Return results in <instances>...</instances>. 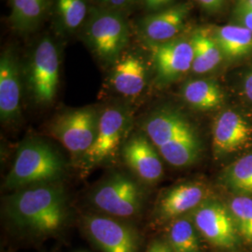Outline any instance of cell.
<instances>
[{
  "label": "cell",
  "instance_id": "cell-17",
  "mask_svg": "<svg viewBox=\"0 0 252 252\" xmlns=\"http://www.w3.org/2000/svg\"><path fill=\"white\" fill-rule=\"evenodd\" d=\"M112 66L110 83L117 93L127 97H135L143 92L148 68L141 57L134 54H123Z\"/></svg>",
  "mask_w": 252,
  "mask_h": 252
},
{
  "label": "cell",
  "instance_id": "cell-13",
  "mask_svg": "<svg viewBox=\"0 0 252 252\" xmlns=\"http://www.w3.org/2000/svg\"><path fill=\"white\" fill-rule=\"evenodd\" d=\"M84 225L92 239L103 252H136V235L129 226L103 216L86 217Z\"/></svg>",
  "mask_w": 252,
  "mask_h": 252
},
{
  "label": "cell",
  "instance_id": "cell-1",
  "mask_svg": "<svg viewBox=\"0 0 252 252\" xmlns=\"http://www.w3.org/2000/svg\"><path fill=\"white\" fill-rule=\"evenodd\" d=\"M144 134L162 159L172 166L187 167L196 162L202 144L195 128L177 109L161 108L146 118Z\"/></svg>",
  "mask_w": 252,
  "mask_h": 252
},
{
  "label": "cell",
  "instance_id": "cell-28",
  "mask_svg": "<svg viewBox=\"0 0 252 252\" xmlns=\"http://www.w3.org/2000/svg\"><path fill=\"white\" fill-rule=\"evenodd\" d=\"M176 0H141L142 5L148 13L157 12L175 5Z\"/></svg>",
  "mask_w": 252,
  "mask_h": 252
},
{
  "label": "cell",
  "instance_id": "cell-8",
  "mask_svg": "<svg viewBox=\"0 0 252 252\" xmlns=\"http://www.w3.org/2000/svg\"><path fill=\"white\" fill-rule=\"evenodd\" d=\"M196 230L216 247L231 249L238 242V229L234 217L222 203L207 199L192 211Z\"/></svg>",
  "mask_w": 252,
  "mask_h": 252
},
{
  "label": "cell",
  "instance_id": "cell-2",
  "mask_svg": "<svg viewBox=\"0 0 252 252\" xmlns=\"http://www.w3.org/2000/svg\"><path fill=\"white\" fill-rule=\"evenodd\" d=\"M7 211L19 226L52 233L61 227L65 218L64 193L53 183L24 188L9 197Z\"/></svg>",
  "mask_w": 252,
  "mask_h": 252
},
{
  "label": "cell",
  "instance_id": "cell-15",
  "mask_svg": "<svg viewBox=\"0 0 252 252\" xmlns=\"http://www.w3.org/2000/svg\"><path fill=\"white\" fill-rule=\"evenodd\" d=\"M123 156L128 167L148 183L162 178V160L158 151L145 135H135L126 142Z\"/></svg>",
  "mask_w": 252,
  "mask_h": 252
},
{
  "label": "cell",
  "instance_id": "cell-14",
  "mask_svg": "<svg viewBox=\"0 0 252 252\" xmlns=\"http://www.w3.org/2000/svg\"><path fill=\"white\" fill-rule=\"evenodd\" d=\"M21 72L17 56L9 48L0 58V118L10 123L21 114Z\"/></svg>",
  "mask_w": 252,
  "mask_h": 252
},
{
  "label": "cell",
  "instance_id": "cell-18",
  "mask_svg": "<svg viewBox=\"0 0 252 252\" xmlns=\"http://www.w3.org/2000/svg\"><path fill=\"white\" fill-rule=\"evenodd\" d=\"M190 41L193 47L192 72L199 75L211 72L225 59L211 29L198 28L190 36Z\"/></svg>",
  "mask_w": 252,
  "mask_h": 252
},
{
  "label": "cell",
  "instance_id": "cell-21",
  "mask_svg": "<svg viewBox=\"0 0 252 252\" xmlns=\"http://www.w3.org/2000/svg\"><path fill=\"white\" fill-rule=\"evenodd\" d=\"M92 6L89 0H55L54 25L63 36H70L82 29Z\"/></svg>",
  "mask_w": 252,
  "mask_h": 252
},
{
  "label": "cell",
  "instance_id": "cell-30",
  "mask_svg": "<svg viewBox=\"0 0 252 252\" xmlns=\"http://www.w3.org/2000/svg\"><path fill=\"white\" fill-rule=\"evenodd\" d=\"M147 252H174L172 251L171 247L169 244L162 242L160 240L153 241V243L150 245Z\"/></svg>",
  "mask_w": 252,
  "mask_h": 252
},
{
  "label": "cell",
  "instance_id": "cell-3",
  "mask_svg": "<svg viewBox=\"0 0 252 252\" xmlns=\"http://www.w3.org/2000/svg\"><path fill=\"white\" fill-rule=\"evenodd\" d=\"M64 172L61 156L45 142L31 140L21 145L6 179L8 189H24L51 184Z\"/></svg>",
  "mask_w": 252,
  "mask_h": 252
},
{
  "label": "cell",
  "instance_id": "cell-16",
  "mask_svg": "<svg viewBox=\"0 0 252 252\" xmlns=\"http://www.w3.org/2000/svg\"><path fill=\"white\" fill-rule=\"evenodd\" d=\"M208 199L207 187L199 182H187L168 189L158 203L157 216L161 220L177 219L193 211Z\"/></svg>",
  "mask_w": 252,
  "mask_h": 252
},
{
  "label": "cell",
  "instance_id": "cell-27",
  "mask_svg": "<svg viewBox=\"0 0 252 252\" xmlns=\"http://www.w3.org/2000/svg\"><path fill=\"white\" fill-rule=\"evenodd\" d=\"M95 6L125 13L135 5L136 0H94Z\"/></svg>",
  "mask_w": 252,
  "mask_h": 252
},
{
  "label": "cell",
  "instance_id": "cell-19",
  "mask_svg": "<svg viewBox=\"0 0 252 252\" xmlns=\"http://www.w3.org/2000/svg\"><path fill=\"white\" fill-rule=\"evenodd\" d=\"M181 95L191 108L202 111L219 108L224 100L220 85L210 79H193L186 81L181 87Z\"/></svg>",
  "mask_w": 252,
  "mask_h": 252
},
{
  "label": "cell",
  "instance_id": "cell-5",
  "mask_svg": "<svg viewBox=\"0 0 252 252\" xmlns=\"http://www.w3.org/2000/svg\"><path fill=\"white\" fill-rule=\"evenodd\" d=\"M60 76L58 49L50 36L40 39L31 54L28 65V82L33 96L40 104L54 99Z\"/></svg>",
  "mask_w": 252,
  "mask_h": 252
},
{
  "label": "cell",
  "instance_id": "cell-11",
  "mask_svg": "<svg viewBox=\"0 0 252 252\" xmlns=\"http://www.w3.org/2000/svg\"><path fill=\"white\" fill-rule=\"evenodd\" d=\"M188 3L175 4L167 9L148 13L137 23V30L148 44H159L177 38L189 15Z\"/></svg>",
  "mask_w": 252,
  "mask_h": 252
},
{
  "label": "cell",
  "instance_id": "cell-31",
  "mask_svg": "<svg viewBox=\"0 0 252 252\" xmlns=\"http://www.w3.org/2000/svg\"><path fill=\"white\" fill-rule=\"evenodd\" d=\"M244 93L247 98L252 102V69L247 74L244 80Z\"/></svg>",
  "mask_w": 252,
  "mask_h": 252
},
{
  "label": "cell",
  "instance_id": "cell-25",
  "mask_svg": "<svg viewBox=\"0 0 252 252\" xmlns=\"http://www.w3.org/2000/svg\"><path fill=\"white\" fill-rule=\"evenodd\" d=\"M230 211L239 234L252 242V198L242 195L234 197L230 203Z\"/></svg>",
  "mask_w": 252,
  "mask_h": 252
},
{
  "label": "cell",
  "instance_id": "cell-10",
  "mask_svg": "<svg viewBox=\"0 0 252 252\" xmlns=\"http://www.w3.org/2000/svg\"><path fill=\"white\" fill-rule=\"evenodd\" d=\"M130 123L129 113L122 107L105 108L98 118L94 144L83 156L90 165L110 159L117 151Z\"/></svg>",
  "mask_w": 252,
  "mask_h": 252
},
{
  "label": "cell",
  "instance_id": "cell-7",
  "mask_svg": "<svg viewBox=\"0 0 252 252\" xmlns=\"http://www.w3.org/2000/svg\"><path fill=\"white\" fill-rule=\"evenodd\" d=\"M142 198V192L135 181L117 174L95 189L92 202L110 216L128 218L139 212Z\"/></svg>",
  "mask_w": 252,
  "mask_h": 252
},
{
  "label": "cell",
  "instance_id": "cell-12",
  "mask_svg": "<svg viewBox=\"0 0 252 252\" xmlns=\"http://www.w3.org/2000/svg\"><path fill=\"white\" fill-rule=\"evenodd\" d=\"M252 139V126L236 110L225 109L217 116L212 145L218 155L236 153L250 144Z\"/></svg>",
  "mask_w": 252,
  "mask_h": 252
},
{
  "label": "cell",
  "instance_id": "cell-26",
  "mask_svg": "<svg viewBox=\"0 0 252 252\" xmlns=\"http://www.w3.org/2000/svg\"><path fill=\"white\" fill-rule=\"evenodd\" d=\"M233 17L239 25L252 32V7L241 0H236L233 10Z\"/></svg>",
  "mask_w": 252,
  "mask_h": 252
},
{
  "label": "cell",
  "instance_id": "cell-4",
  "mask_svg": "<svg viewBox=\"0 0 252 252\" xmlns=\"http://www.w3.org/2000/svg\"><path fill=\"white\" fill-rule=\"evenodd\" d=\"M83 38L101 62L113 64L123 55L129 41V25L125 13L92 6L82 27Z\"/></svg>",
  "mask_w": 252,
  "mask_h": 252
},
{
  "label": "cell",
  "instance_id": "cell-20",
  "mask_svg": "<svg viewBox=\"0 0 252 252\" xmlns=\"http://www.w3.org/2000/svg\"><path fill=\"white\" fill-rule=\"evenodd\" d=\"M212 34L226 59H239L252 53V32L239 25L217 27Z\"/></svg>",
  "mask_w": 252,
  "mask_h": 252
},
{
  "label": "cell",
  "instance_id": "cell-23",
  "mask_svg": "<svg viewBox=\"0 0 252 252\" xmlns=\"http://www.w3.org/2000/svg\"><path fill=\"white\" fill-rule=\"evenodd\" d=\"M226 186L242 196L252 195V154L233 162L223 174Z\"/></svg>",
  "mask_w": 252,
  "mask_h": 252
},
{
  "label": "cell",
  "instance_id": "cell-22",
  "mask_svg": "<svg viewBox=\"0 0 252 252\" xmlns=\"http://www.w3.org/2000/svg\"><path fill=\"white\" fill-rule=\"evenodd\" d=\"M49 0H11L9 23L20 33H30L39 26Z\"/></svg>",
  "mask_w": 252,
  "mask_h": 252
},
{
  "label": "cell",
  "instance_id": "cell-29",
  "mask_svg": "<svg viewBox=\"0 0 252 252\" xmlns=\"http://www.w3.org/2000/svg\"><path fill=\"white\" fill-rule=\"evenodd\" d=\"M207 12L215 13L225 5L226 0H194Z\"/></svg>",
  "mask_w": 252,
  "mask_h": 252
},
{
  "label": "cell",
  "instance_id": "cell-9",
  "mask_svg": "<svg viewBox=\"0 0 252 252\" xmlns=\"http://www.w3.org/2000/svg\"><path fill=\"white\" fill-rule=\"evenodd\" d=\"M149 45L156 81L160 86L178 81L191 70L193 47L190 38L177 37L167 42Z\"/></svg>",
  "mask_w": 252,
  "mask_h": 252
},
{
  "label": "cell",
  "instance_id": "cell-32",
  "mask_svg": "<svg viewBox=\"0 0 252 252\" xmlns=\"http://www.w3.org/2000/svg\"><path fill=\"white\" fill-rule=\"evenodd\" d=\"M241 1H243L246 4H248V5H250L251 7H252V0H241Z\"/></svg>",
  "mask_w": 252,
  "mask_h": 252
},
{
  "label": "cell",
  "instance_id": "cell-24",
  "mask_svg": "<svg viewBox=\"0 0 252 252\" xmlns=\"http://www.w3.org/2000/svg\"><path fill=\"white\" fill-rule=\"evenodd\" d=\"M169 246L174 252H201L196 228L187 219H178L169 231Z\"/></svg>",
  "mask_w": 252,
  "mask_h": 252
},
{
  "label": "cell",
  "instance_id": "cell-6",
  "mask_svg": "<svg viewBox=\"0 0 252 252\" xmlns=\"http://www.w3.org/2000/svg\"><path fill=\"white\" fill-rule=\"evenodd\" d=\"M98 118L94 108L71 109L56 118L51 133L68 152L84 155L95 139Z\"/></svg>",
  "mask_w": 252,
  "mask_h": 252
}]
</instances>
